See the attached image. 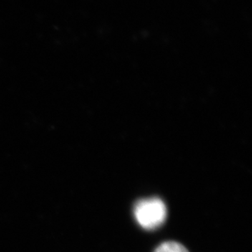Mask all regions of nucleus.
Masks as SVG:
<instances>
[{
	"label": "nucleus",
	"mask_w": 252,
	"mask_h": 252,
	"mask_svg": "<svg viewBox=\"0 0 252 252\" xmlns=\"http://www.w3.org/2000/svg\"><path fill=\"white\" fill-rule=\"evenodd\" d=\"M137 223L143 229L153 230L161 226L167 220L166 205L161 199L152 197L140 199L133 208Z\"/></svg>",
	"instance_id": "f257e3e1"
},
{
	"label": "nucleus",
	"mask_w": 252,
	"mask_h": 252,
	"mask_svg": "<svg viewBox=\"0 0 252 252\" xmlns=\"http://www.w3.org/2000/svg\"><path fill=\"white\" fill-rule=\"evenodd\" d=\"M154 252H189L186 247L175 241H166L160 244Z\"/></svg>",
	"instance_id": "f03ea898"
}]
</instances>
